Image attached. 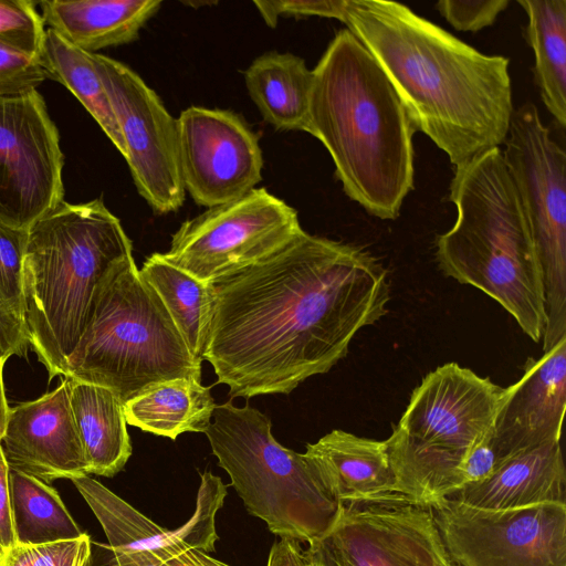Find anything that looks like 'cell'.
Listing matches in <instances>:
<instances>
[{
    "label": "cell",
    "mask_w": 566,
    "mask_h": 566,
    "mask_svg": "<svg viewBox=\"0 0 566 566\" xmlns=\"http://www.w3.org/2000/svg\"><path fill=\"white\" fill-rule=\"evenodd\" d=\"M202 359L231 398L291 394L325 374L387 312L388 272L369 251L302 230L214 283Z\"/></svg>",
    "instance_id": "cell-1"
},
{
    "label": "cell",
    "mask_w": 566,
    "mask_h": 566,
    "mask_svg": "<svg viewBox=\"0 0 566 566\" xmlns=\"http://www.w3.org/2000/svg\"><path fill=\"white\" fill-rule=\"evenodd\" d=\"M344 23L385 72L417 130L454 167L504 143L514 111L507 57L481 53L394 1L345 0Z\"/></svg>",
    "instance_id": "cell-2"
},
{
    "label": "cell",
    "mask_w": 566,
    "mask_h": 566,
    "mask_svg": "<svg viewBox=\"0 0 566 566\" xmlns=\"http://www.w3.org/2000/svg\"><path fill=\"white\" fill-rule=\"evenodd\" d=\"M313 71L305 132L329 153L345 193L395 220L413 188L416 124L385 72L347 28Z\"/></svg>",
    "instance_id": "cell-3"
},
{
    "label": "cell",
    "mask_w": 566,
    "mask_h": 566,
    "mask_svg": "<svg viewBox=\"0 0 566 566\" xmlns=\"http://www.w3.org/2000/svg\"><path fill=\"white\" fill-rule=\"evenodd\" d=\"M132 258L130 239L101 198L63 200L28 228L24 319L30 345L50 379L65 376L101 284Z\"/></svg>",
    "instance_id": "cell-4"
},
{
    "label": "cell",
    "mask_w": 566,
    "mask_h": 566,
    "mask_svg": "<svg viewBox=\"0 0 566 566\" xmlns=\"http://www.w3.org/2000/svg\"><path fill=\"white\" fill-rule=\"evenodd\" d=\"M453 227L436 241L442 273L482 291L535 343L546 325L542 271L500 147L455 167Z\"/></svg>",
    "instance_id": "cell-5"
},
{
    "label": "cell",
    "mask_w": 566,
    "mask_h": 566,
    "mask_svg": "<svg viewBox=\"0 0 566 566\" xmlns=\"http://www.w3.org/2000/svg\"><path fill=\"white\" fill-rule=\"evenodd\" d=\"M201 364L132 258L101 284L64 377L105 387L124 405L167 380H201Z\"/></svg>",
    "instance_id": "cell-6"
},
{
    "label": "cell",
    "mask_w": 566,
    "mask_h": 566,
    "mask_svg": "<svg viewBox=\"0 0 566 566\" xmlns=\"http://www.w3.org/2000/svg\"><path fill=\"white\" fill-rule=\"evenodd\" d=\"M504 390L457 363L427 374L386 439L395 493L429 506L461 489L463 464L490 436Z\"/></svg>",
    "instance_id": "cell-7"
},
{
    "label": "cell",
    "mask_w": 566,
    "mask_h": 566,
    "mask_svg": "<svg viewBox=\"0 0 566 566\" xmlns=\"http://www.w3.org/2000/svg\"><path fill=\"white\" fill-rule=\"evenodd\" d=\"M271 429L265 413L227 401L216 405L205 434L249 514L280 538L310 544L331 526L339 503L307 455L280 444Z\"/></svg>",
    "instance_id": "cell-8"
},
{
    "label": "cell",
    "mask_w": 566,
    "mask_h": 566,
    "mask_svg": "<svg viewBox=\"0 0 566 566\" xmlns=\"http://www.w3.org/2000/svg\"><path fill=\"white\" fill-rule=\"evenodd\" d=\"M503 144L542 271L546 352L566 337V154L531 102L514 108Z\"/></svg>",
    "instance_id": "cell-9"
},
{
    "label": "cell",
    "mask_w": 566,
    "mask_h": 566,
    "mask_svg": "<svg viewBox=\"0 0 566 566\" xmlns=\"http://www.w3.org/2000/svg\"><path fill=\"white\" fill-rule=\"evenodd\" d=\"M302 230L297 211L260 187L186 220L161 254L212 284L274 253Z\"/></svg>",
    "instance_id": "cell-10"
},
{
    "label": "cell",
    "mask_w": 566,
    "mask_h": 566,
    "mask_svg": "<svg viewBox=\"0 0 566 566\" xmlns=\"http://www.w3.org/2000/svg\"><path fill=\"white\" fill-rule=\"evenodd\" d=\"M305 552L322 566H449L430 506L391 493L339 503Z\"/></svg>",
    "instance_id": "cell-11"
},
{
    "label": "cell",
    "mask_w": 566,
    "mask_h": 566,
    "mask_svg": "<svg viewBox=\"0 0 566 566\" xmlns=\"http://www.w3.org/2000/svg\"><path fill=\"white\" fill-rule=\"evenodd\" d=\"M429 506L459 566H566V504L491 511L442 499Z\"/></svg>",
    "instance_id": "cell-12"
},
{
    "label": "cell",
    "mask_w": 566,
    "mask_h": 566,
    "mask_svg": "<svg viewBox=\"0 0 566 566\" xmlns=\"http://www.w3.org/2000/svg\"><path fill=\"white\" fill-rule=\"evenodd\" d=\"M108 94L138 193L158 214L185 202L178 148V124L157 93L129 66L91 53Z\"/></svg>",
    "instance_id": "cell-13"
},
{
    "label": "cell",
    "mask_w": 566,
    "mask_h": 566,
    "mask_svg": "<svg viewBox=\"0 0 566 566\" xmlns=\"http://www.w3.org/2000/svg\"><path fill=\"white\" fill-rule=\"evenodd\" d=\"M64 156L42 95L0 97V221L28 229L64 199Z\"/></svg>",
    "instance_id": "cell-14"
},
{
    "label": "cell",
    "mask_w": 566,
    "mask_h": 566,
    "mask_svg": "<svg viewBox=\"0 0 566 566\" xmlns=\"http://www.w3.org/2000/svg\"><path fill=\"white\" fill-rule=\"evenodd\" d=\"M185 191L202 207L237 200L262 180L258 135L237 113L190 106L177 118Z\"/></svg>",
    "instance_id": "cell-15"
},
{
    "label": "cell",
    "mask_w": 566,
    "mask_h": 566,
    "mask_svg": "<svg viewBox=\"0 0 566 566\" xmlns=\"http://www.w3.org/2000/svg\"><path fill=\"white\" fill-rule=\"evenodd\" d=\"M566 408V337L538 359L530 358L523 376L504 390L491 431L497 465L507 458L560 441Z\"/></svg>",
    "instance_id": "cell-16"
},
{
    "label": "cell",
    "mask_w": 566,
    "mask_h": 566,
    "mask_svg": "<svg viewBox=\"0 0 566 566\" xmlns=\"http://www.w3.org/2000/svg\"><path fill=\"white\" fill-rule=\"evenodd\" d=\"M86 501L108 539L112 552H140L168 546H188L214 552L218 534L216 515L227 496V485L211 471L201 473L196 510L176 530H166L149 520L97 480L83 475L71 480Z\"/></svg>",
    "instance_id": "cell-17"
},
{
    "label": "cell",
    "mask_w": 566,
    "mask_h": 566,
    "mask_svg": "<svg viewBox=\"0 0 566 566\" xmlns=\"http://www.w3.org/2000/svg\"><path fill=\"white\" fill-rule=\"evenodd\" d=\"M1 448L10 469L48 484L88 475L70 406L69 378L40 398L10 408Z\"/></svg>",
    "instance_id": "cell-18"
},
{
    "label": "cell",
    "mask_w": 566,
    "mask_h": 566,
    "mask_svg": "<svg viewBox=\"0 0 566 566\" xmlns=\"http://www.w3.org/2000/svg\"><path fill=\"white\" fill-rule=\"evenodd\" d=\"M446 499L491 511L566 504L560 441L514 454L499 463L486 480L467 484Z\"/></svg>",
    "instance_id": "cell-19"
},
{
    "label": "cell",
    "mask_w": 566,
    "mask_h": 566,
    "mask_svg": "<svg viewBox=\"0 0 566 566\" xmlns=\"http://www.w3.org/2000/svg\"><path fill=\"white\" fill-rule=\"evenodd\" d=\"M304 453L326 492L338 503L395 493L386 440L335 429L307 443Z\"/></svg>",
    "instance_id": "cell-20"
},
{
    "label": "cell",
    "mask_w": 566,
    "mask_h": 566,
    "mask_svg": "<svg viewBox=\"0 0 566 566\" xmlns=\"http://www.w3.org/2000/svg\"><path fill=\"white\" fill-rule=\"evenodd\" d=\"M45 25L73 46L88 52L130 43L157 13L159 0H42Z\"/></svg>",
    "instance_id": "cell-21"
},
{
    "label": "cell",
    "mask_w": 566,
    "mask_h": 566,
    "mask_svg": "<svg viewBox=\"0 0 566 566\" xmlns=\"http://www.w3.org/2000/svg\"><path fill=\"white\" fill-rule=\"evenodd\" d=\"M69 398L88 474L114 476L132 455L122 401L105 387L71 378Z\"/></svg>",
    "instance_id": "cell-22"
},
{
    "label": "cell",
    "mask_w": 566,
    "mask_h": 566,
    "mask_svg": "<svg viewBox=\"0 0 566 566\" xmlns=\"http://www.w3.org/2000/svg\"><path fill=\"white\" fill-rule=\"evenodd\" d=\"M249 95L263 119L279 130L305 132L313 71L292 53H263L244 72Z\"/></svg>",
    "instance_id": "cell-23"
},
{
    "label": "cell",
    "mask_w": 566,
    "mask_h": 566,
    "mask_svg": "<svg viewBox=\"0 0 566 566\" xmlns=\"http://www.w3.org/2000/svg\"><path fill=\"white\" fill-rule=\"evenodd\" d=\"M126 422L176 440L184 432H203L216 402L201 380L177 378L153 386L123 405Z\"/></svg>",
    "instance_id": "cell-24"
},
{
    "label": "cell",
    "mask_w": 566,
    "mask_h": 566,
    "mask_svg": "<svg viewBox=\"0 0 566 566\" xmlns=\"http://www.w3.org/2000/svg\"><path fill=\"white\" fill-rule=\"evenodd\" d=\"M527 15L525 36L534 52L541 98L560 127L566 125V0H517Z\"/></svg>",
    "instance_id": "cell-25"
},
{
    "label": "cell",
    "mask_w": 566,
    "mask_h": 566,
    "mask_svg": "<svg viewBox=\"0 0 566 566\" xmlns=\"http://www.w3.org/2000/svg\"><path fill=\"white\" fill-rule=\"evenodd\" d=\"M139 274L158 294L191 355L202 361L213 310L212 284L174 266L161 253L150 254Z\"/></svg>",
    "instance_id": "cell-26"
},
{
    "label": "cell",
    "mask_w": 566,
    "mask_h": 566,
    "mask_svg": "<svg viewBox=\"0 0 566 566\" xmlns=\"http://www.w3.org/2000/svg\"><path fill=\"white\" fill-rule=\"evenodd\" d=\"M39 62L48 78L64 85L82 103L117 150L125 157L126 148L108 94L91 57L52 29H46Z\"/></svg>",
    "instance_id": "cell-27"
},
{
    "label": "cell",
    "mask_w": 566,
    "mask_h": 566,
    "mask_svg": "<svg viewBox=\"0 0 566 566\" xmlns=\"http://www.w3.org/2000/svg\"><path fill=\"white\" fill-rule=\"evenodd\" d=\"M9 484L17 544L43 545L84 535L53 486L10 468Z\"/></svg>",
    "instance_id": "cell-28"
},
{
    "label": "cell",
    "mask_w": 566,
    "mask_h": 566,
    "mask_svg": "<svg viewBox=\"0 0 566 566\" xmlns=\"http://www.w3.org/2000/svg\"><path fill=\"white\" fill-rule=\"evenodd\" d=\"M35 6L31 0H0V44L39 60L46 29Z\"/></svg>",
    "instance_id": "cell-29"
},
{
    "label": "cell",
    "mask_w": 566,
    "mask_h": 566,
    "mask_svg": "<svg viewBox=\"0 0 566 566\" xmlns=\"http://www.w3.org/2000/svg\"><path fill=\"white\" fill-rule=\"evenodd\" d=\"M92 555L88 534L75 539L43 545L17 544L0 560V566H88Z\"/></svg>",
    "instance_id": "cell-30"
},
{
    "label": "cell",
    "mask_w": 566,
    "mask_h": 566,
    "mask_svg": "<svg viewBox=\"0 0 566 566\" xmlns=\"http://www.w3.org/2000/svg\"><path fill=\"white\" fill-rule=\"evenodd\" d=\"M28 229L0 221V300L24 316L22 270Z\"/></svg>",
    "instance_id": "cell-31"
},
{
    "label": "cell",
    "mask_w": 566,
    "mask_h": 566,
    "mask_svg": "<svg viewBox=\"0 0 566 566\" xmlns=\"http://www.w3.org/2000/svg\"><path fill=\"white\" fill-rule=\"evenodd\" d=\"M102 551L105 555L99 566H230L205 551L182 545L129 553L102 545Z\"/></svg>",
    "instance_id": "cell-32"
},
{
    "label": "cell",
    "mask_w": 566,
    "mask_h": 566,
    "mask_svg": "<svg viewBox=\"0 0 566 566\" xmlns=\"http://www.w3.org/2000/svg\"><path fill=\"white\" fill-rule=\"evenodd\" d=\"M46 78L39 60L0 44V97L36 90Z\"/></svg>",
    "instance_id": "cell-33"
},
{
    "label": "cell",
    "mask_w": 566,
    "mask_h": 566,
    "mask_svg": "<svg viewBox=\"0 0 566 566\" xmlns=\"http://www.w3.org/2000/svg\"><path fill=\"white\" fill-rule=\"evenodd\" d=\"M509 3V0H440L436 9L455 30L476 32L492 25Z\"/></svg>",
    "instance_id": "cell-34"
},
{
    "label": "cell",
    "mask_w": 566,
    "mask_h": 566,
    "mask_svg": "<svg viewBox=\"0 0 566 566\" xmlns=\"http://www.w3.org/2000/svg\"><path fill=\"white\" fill-rule=\"evenodd\" d=\"M265 23L274 28L281 15L323 17L344 23L345 0H270L254 1Z\"/></svg>",
    "instance_id": "cell-35"
},
{
    "label": "cell",
    "mask_w": 566,
    "mask_h": 566,
    "mask_svg": "<svg viewBox=\"0 0 566 566\" xmlns=\"http://www.w3.org/2000/svg\"><path fill=\"white\" fill-rule=\"evenodd\" d=\"M30 345L24 316L0 300V361L23 356Z\"/></svg>",
    "instance_id": "cell-36"
},
{
    "label": "cell",
    "mask_w": 566,
    "mask_h": 566,
    "mask_svg": "<svg viewBox=\"0 0 566 566\" xmlns=\"http://www.w3.org/2000/svg\"><path fill=\"white\" fill-rule=\"evenodd\" d=\"M15 545L17 539L11 511L9 465L0 443V560Z\"/></svg>",
    "instance_id": "cell-37"
},
{
    "label": "cell",
    "mask_w": 566,
    "mask_h": 566,
    "mask_svg": "<svg viewBox=\"0 0 566 566\" xmlns=\"http://www.w3.org/2000/svg\"><path fill=\"white\" fill-rule=\"evenodd\" d=\"M490 436L468 457L462 468L463 485L486 480L496 469L497 461L490 444Z\"/></svg>",
    "instance_id": "cell-38"
},
{
    "label": "cell",
    "mask_w": 566,
    "mask_h": 566,
    "mask_svg": "<svg viewBox=\"0 0 566 566\" xmlns=\"http://www.w3.org/2000/svg\"><path fill=\"white\" fill-rule=\"evenodd\" d=\"M303 551L301 543L280 538L271 547L266 566H303Z\"/></svg>",
    "instance_id": "cell-39"
},
{
    "label": "cell",
    "mask_w": 566,
    "mask_h": 566,
    "mask_svg": "<svg viewBox=\"0 0 566 566\" xmlns=\"http://www.w3.org/2000/svg\"><path fill=\"white\" fill-rule=\"evenodd\" d=\"M4 363L0 361V443L4 436L10 408L8 406L6 395H4V388H3V379H2V370H3Z\"/></svg>",
    "instance_id": "cell-40"
},
{
    "label": "cell",
    "mask_w": 566,
    "mask_h": 566,
    "mask_svg": "<svg viewBox=\"0 0 566 566\" xmlns=\"http://www.w3.org/2000/svg\"><path fill=\"white\" fill-rule=\"evenodd\" d=\"M303 566H322L314 557L303 551Z\"/></svg>",
    "instance_id": "cell-41"
},
{
    "label": "cell",
    "mask_w": 566,
    "mask_h": 566,
    "mask_svg": "<svg viewBox=\"0 0 566 566\" xmlns=\"http://www.w3.org/2000/svg\"><path fill=\"white\" fill-rule=\"evenodd\" d=\"M449 566H459V565H457L455 563H453V562L451 560V563L449 564Z\"/></svg>",
    "instance_id": "cell-42"
}]
</instances>
